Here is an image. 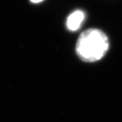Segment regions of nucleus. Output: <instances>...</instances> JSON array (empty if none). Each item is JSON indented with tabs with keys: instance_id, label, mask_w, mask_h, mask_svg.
Segmentation results:
<instances>
[{
	"instance_id": "nucleus-1",
	"label": "nucleus",
	"mask_w": 122,
	"mask_h": 122,
	"mask_svg": "<svg viewBox=\"0 0 122 122\" xmlns=\"http://www.w3.org/2000/svg\"><path fill=\"white\" fill-rule=\"evenodd\" d=\"M106 34L98 29H88L80 34L76 44V53L85 63H94L101 60L109 49Z\"/></svg>"
},
{
	"instance_id": "nucleus-2",
	"label": "nucleus",
	"mask_w": 122,
	"mask_h": 122,
	"mask_svg": "<svg viewBox=\"0 0 122 122\" xmlns=\"http://www.w3.org/2000/svg\"><path fill=\"white\" fill-rule=\"evenodd\" d=\"M85 19V13L84 11L76 10L68 16L66 20V27L68 30L74 32L78 30L82 26V22Z\"/></svg>"
},
{
	"instance_id": "nucleus-3",
	"label": "nucleus",
	"mask_w": 122,
	"mask_h": 122,
	"mask_svg": "<svg viewBox=\"0 0 122 122\" xmlns=\"http://www.w3.org/2000/svg\"><path fill=\"white\" fill-rule=\"evenodd\" d=\"M43 0H30V2L33 4H38L41 3V2H43Z\"/></svg>"
}]
</instances>
